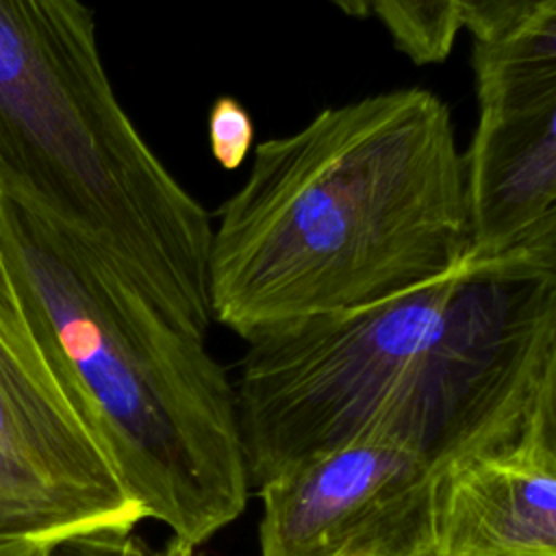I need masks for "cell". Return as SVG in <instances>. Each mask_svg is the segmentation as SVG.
<instances>
[{
  "mask_svg": "<svg viewBox=\"0 0 556 556\" xmlns=\"http://www.w3.org/2000/svg\"><path fill=\"white\" fill-rule=\"evenodd\" d=\"M252 150L208 245L213 321L243 341L404 291L469 250L463 152L426 87L326 106Z\"/></svg>",
  "mask_w": 556,
  "mask_h": 556,
  "instance_id": "cell-1",
  "label": "cell"
},
{
  "mask_svg": "<svg viewBox=\"0 0 556 556\" xmlns=\"http://www.w3.org/2000/svg\"><path fill=\"white\" fill-rule=\"evenodd\" d=\"M410 556H441L434 547H428V549H421V552H417V554H410Z\"/></svg>",
  "mask_w": 556,
  "mask_h": 556,
  "instance_id": "cell-16",
  "label": "cell"
},
{
  "mask_svg": "<svg viewBox=\"0 0 556 556\" xmlns=\"http://www.w3.org/2000/svg\"><path fill=\"white\" fill-rule=\"evenodd\" d=\"M0 248L39 350L143 517L195 549L230 526L250 478L235 387L206 341L2 189Z\"/></svg>",
  "mask_w": 556,
  "mask_h": 556,
  "instance_id": "cell-2",
  "label": "cell"
},
{
  "mask_svg": "<svg viewBox=\"0 0 556 556\" xmlns=\"http://www.w3.org/2000/svg\"><path fill=\"white\" fill-rule=\"evenodd\" d=\"M369 15L387 28L395 48L415 65L447 59L460 24L458 0H367Z\"/></svg>",
  "mask_w": 556,
  "mask_h": 556,
  "instance_id": "cell-9",
  "label": "cell"
},
{
  "mask_svg": "<svg viewBox=\"0 0 556 556\" xmlns=\"http://www.w3.org/2000/svg\"><path fill=\"white\" fill-rule=\"evenodd\" d=\"M0 189L206 341L213 219L117 100L83 0H0Z\"/></svg>",
  "mask_w": 556,
  "mask_h": 556,
  "instance_id": "cell-4",
  "label": "cell"
},
{
  "mask_svg": "<svg viewBox=\"0 0 556 556\" xmlns=\"http://www.w3.org/2000/svg\"><path fill=\"white\" fill-rule=\"evenodd\" d=\"M208 148L226 172L243 165L254 148V122L248 109L232 96H219L208 111Z\"/></svg>",
  "mask_w": 556,
  "mask_h": 556,
  "instance_id": "cell-10",
  "label": "cell"
},
{
  "mask_svg": "<svg viewBox=\"0 0 556 556\" xmlns=\"http://www.w3.org/2000/svg\"><path fill=\"white\" fill-rule=\"evenodd\" d=\"M556 267L465 258L382 300L245 339L232 380L250 484L367 434L430 456Z\"/></svg>",
  "mask_w": 556,
  "mask_h": 556,
  "instance_id": "cell-3",
  "label": "cell"
},
{
  "mask_svg": "<svg viewBox=\"0 0 556 556\" xmlns=\"http://www.w3.org/2000/svg\"><path fill=\"white\" fill-rule=\"evenodd\" d=\"M0 330L13 337L30 334V326L22 311L13 278L7 267V258L0 248Z\"/></svg>",
  "mask_w": 556,
  "mask_h": 556,
  "instance_id": "cell-13",
  "label": "cell"
},
{
  "mask_svg": "<svg viewBox=\"0 0 556 556\" xmlns=\"http://www.w3.org/2000/svg\"><path fill=\"white\" fill-rule=\"evenodd\" d=\"M128 534L130 532H119V530L78 534L52 545L41 556H122V547Z\"/></svg>",
  "mask_w": 556,
  "mask_h": 556,
  "instance_id": "cell-12",
  "label": "cell"
},
{
  "mask_svg": "<svg viewBox=\"0 0 556 556\" xmlns=\"http://www.w3.org/2000/svg\"><path fill=\"white\" fill-rule=\"evenodd\" d=\"M554 4L556 0H458V24L476 41L493 39Z\"/></svg>",
  "mask_w": 556,
  "mask_h": 556,
  "instance_id": "cell-11",
  "label": "cell"
},
{
  "mask_svg": "<svg viewBox=\"0 0 556 556\" xmlns=\"http://www.w3.org/2000/svg\"><path fill=\"white\" fill-rule=\"evenodd\" d=\"M146 521L33 334L0 330V556Z\"/></svg>",
  "mask_w": 556,
  "mask_h": 556,
  "instance_id": "cell-6",
  "label": "cell"
},
{
  "mask_svg": "<svg viewBox=\"0 0 556 556\" xmlns=\"http://www.w3.org/2000/svg\"><path fill=\"white\" fill-rule=\"evenodd\" d=\"M343 15L348 17H356V20H363V17H369V4L367 0H330Z\"/></svg>",
  "mask_w": 556,
  "mask_h": 556,
  "instance_id": "cell-15",
  "label": "cell"
},
{
  "mask_svg": "<svg viewBox=\"0 0 556 556\" xmlns=\"http://www.w3.org/2000/svg\"><path fill=\"white\" fill-rule=\"evenodd\" d=\"M478 117L463 152L469 256L556 265V4L473 39Z\"/></svg>",
  "mask_w": 556,
  "mask_h": 556,
  "instance_id": "cell-5",
  "label": "cell"
},
{
  "mask_svg": "<svg viewBox=\"0 0 556 556\" xmlns=\"http://www.w3.org/2000/svg\"><path fill=\"white\" fill-rule=\"evenodd\" d=\"M122 556H195V547H191L178 539H172V536L161 547H152L141 536H137L132 532V534H128V539L122 547Z\"/></svg>",
  "mask_w": 556,
  "mask_h": 556,
  "instance_id": "cell-14",
  "label": "cell"
},
{
  "mask_svg": "<svg viewBox=\"0 0 556 556\" xmlns=\"http://www.w3.org/2000/svg\"><path fill=\"white\" fill-rule=\"evenodd\" d=\"M258 556H410L432 545L424 447L367 434L258 486Z\"/></svg>",
  "mask_w": 556,
  "mask_h": 556,
  "instance_id": "cell-7",
  "label": "cell"
},
{
  "mask_svg": "<svg viewBox=\"0 0 556 556\" xmlns=\"http://www.w3.org/2000/svg\"><path fill=\"white\" fill-rule=\"evenodd\" d=\"M432 545L441 556H556V402L432 463Z\"/></svg>",
  "mask_w": 556,
  "mask_h": 556,
  "instance_id": "cell-8",
  "label": "cell"
}]
</instances>
